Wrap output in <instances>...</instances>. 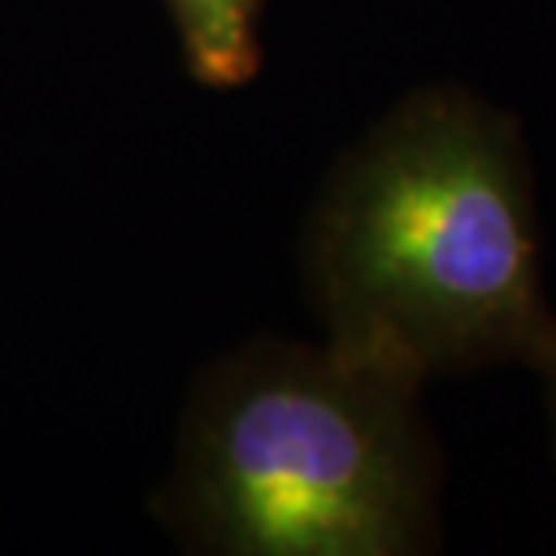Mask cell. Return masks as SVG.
I'll use <instances>...</instances> for the list:
<instances>
[{"label": "cell", "mask_w": 556, "mask_h": 556, "mask_svg": "<svg viewBox=\"0 0 556 556\" xmlns=\"http://www.w3.org/2000/svg\"><path fill=\"white\" fill-rule=\"evenodd\" d=\"M304 268L329 343L422 383L556 351L525 130L466 87H419L348 149Z\"/></svg>", "instance_id": "1"}, {"label": "cell", "mask_w": 556, "mask_h": 556, "mask_svg": "<svg viewBox=\"0 0 556 556\" xmlns=\"http://www.w3.org/2000/svg\"><path fill=\"white\" fill-rule=\"evenodd\" d=\"M422 380L321 340H261L199 380L166 488L192 549L408 556L441 539Z\"/></svg>", "instance_id": "2"}, {"label": "cell", "mask_w": 556, "mask_h": 556, "mask_svg": "<svg viewBox=\"0 0 556 556\" xmlns=\"http://www.w3.org/2000/svg\"><path fill=\"white\" fill-rule=\"evenodd\" d=\"M271 0H166L188 73L206 87H242L261 73V18Z\"/></svg>", "instance_id": "3"}, {"label": "cell", "mask_w": 556, "mask_h": 556, "mask_svg": "<svg viewBox=\"0 0 556 556\" xmlns=\"http://www.w3.org/2000/svg\"><path fill=\"white\" fill-rule=\"evenodd\" d=\"M542 376V391H546V408H549V433H553V452H556V351L553 358L539 369Z\"/></svg>", "instance_id": "4"}]
</instances>
